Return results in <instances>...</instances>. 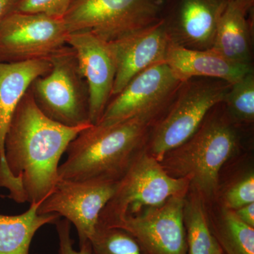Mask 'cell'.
I'll return each instance as SVG.
<instances>
[{
    "mask_svg": "<svg viewBox=\"0 0 254 254\" xmlns=\"http://www.w3.org/2000/svg\"><path fill=\"white\" fill-rule=\"evenodd\" d=\"M184 197L169 198L143 213L128 215L109 227L122 229L136 241L145 254H188L184 224Z\"/></svg>",
    "mask_w": 254,
    "mask_h": 254,
    "instance_id": "obj_11",
    "label": "cell"
},
{
    "mask_svg": "<svg viewBox=\"0 0 254 254\" xmlns=\"http://www.w3.org/2000/svg\"><path fill=\"white\" fill-rule=\"evenodd\" d=\"M169 42L161 21L108 42L116 66L112 98L138 73L165 63Z\"/></svg>",
    "mask_w": 254,
    "mask_h": 254,
    "instance_id": "obj_15",
    "label": "cell"
},
{
    "mask_svg": "<svg viewBox=\"0 0 254 254\" xmlns=\"http://www.w3.org/2000/svg\"><path fill=\"white\" fill-rule=\"evenodd\" d=\"M159 118L138 116L108 127L91 125L68 145L59 179L118 182L144 146Z\"/></svg>",
    "mask_w": 254,
    "mask_h": 254,
    "instance_id": "obj_2",
    "label": "cell"
},
{
    "mask_svg": "<svg viewBox=\"0 0 254 254\" xmlns=\"http://www.w3.org/2000/svg\"><path fill=\"white\" fill-rule=\"evenodd\" d=\"M184 224L188 254H223L207 222L201 201L193 198L185 202Z\"/></svg>",
    "mask_w": 254,
    "mask_h": 254,
    "instance_id": "obj_19",
    "label": "cell"
},
{
    "mask_svg": "<svg viewBox=\"0 0 254 254\" xmlns=\"http://www.w3.org/2000/svg\"><path fill=\"white\" fill-rule=\"evenodd\" d=\"M93 125L68 127L38 108L31 90L11 118L4 141L10 173L22 185L26 202L41 203L59 180L60 159L80 132Z\"/></svg>",
    "mask_w": 254,
    "mask_h": 254,
    "instance_id": "obj_1",
    "label": "cell"
},
{
    "mask_svg": "<svg viewBox=\"0 0 254 254\" xmlns=\"http://www.w3.org/2000/svg\"><path fill=\"white\" fill-rule=\"evenodd\" d=\"M231 83L218 78L195 77L182 81L166 112L152 127L145 145L159 162L187 141L210 110L223 102Z\"/></svg>",
    "mask_w": 254,
    "mask_h": 254,
    "instance_id": "obj_4",
    "label": "cell"
},
{
    "mask_svg": "<svg viewBox=\"0 0 254 254\" xmlns=\"http://www.w3.org/2000/svg\"><path fill=\"white\" fill-rule=\"evenodd\" d=\"M228 1L236 2L248 8L254 7V0H228Z\"/></svg>",
    "mask_w": 254,
    "mask_h": 254,
    "instance_id": "obj_28",
    "label": "cell"
},
{
    "mask_svg": "<svg viewBox=\"0 0 254 254\" xmlns=\"http://www.w3.org/2000/svg\"><path fill=\"white\" fill-rule=\"evenodd\" d=\"M237 217L247 225L254 227V203L234 210Z\"/></svg>",
    "mask_w": 254,
    "mask_h": 254,
    "instance_id": "obj_26",
    "label": "cell"
},
{
    "mask_svg": "<svg viewBox=\"0 0 254 254\" xmlns=\"http://www.w3.org/2000/svg\"><path fill=\"white\" fill-rule=\"evenodd\" d=\"M228 0H163L161 21L169 41L190 50L212 49Z\"/></svg>",
    "mask_w": 254,
    "mask_h": 254,
    "instance_id": "obj_12",
    "label": "cell"
},
{
    "mask_svg": "<svg viewBox=\"0 0 254 254\" xmlns=\"http://www.w3.org/2000/svg\"><path fill=\"white\" fill-rule=\"evenodd\" d=\"M254 7L236 2L228 4L219 21L212 49L233 63L253 66Z\"/></svg>",
    "mask_w": 254,
    "mask_h": 254,
    "instance_id": "obj_17",
    "label": "cell"
},
{
    "mask_svg": "<svg viewBox=\"0 0 254 254\" xmlns=\"http://www.w3.org/2000/svg\"><path fill=\"white\" fill-rule=\"evenodd\" d=\"M55 225L59 240L58 254H92L90 241L80 244L78 251L73 249V241L71 237V224L68 220L60 218Z\"/></svg>",
    "mask_w": 254,
    "mask_h": 254,
    "instance_id": "obj_25",
    "label": "cell"
},
{
    "mask_svg": "<svg viewBox=\"0 0 254 254\" xmlns=\"http://www.w3.org/2000/svg\"><path fill=\"white\" fill-rule=\"evenodd\" d=\"M18 0H0V23L10 13L14 11Z\"/></svg>",
    "mask_w": 254,
    "mask_h": 254,
    "instance_id": "obj_27",
    "label": "cell"
},
{
    "mask_svg": "<svg viewBox=\"0 0 254 254\" xmlns=\"http://www.w3.org/2000/svg\"><path fill=\"white\" fill-rule=\"evenodd\" d=\"M254 203V176L251 173L230 189L225 195L227 208L237 210Z\"/></svg>",
    "mask_w": 254,
    "mask_h": 254,
    "instance_id": "obj_24",
    "label": "cell"
},
{
    "mask_svg": "<svg viewBox=\"0 0 254 254\" xmlns=\"http://www.w3.org/2000/svg\"><path fill=\"white\" fill-rule=\"evenodd\" d=\"M73 0H18L14 11L63 18Z\"/></svg>",
    "mask_w": 254,
    "mask_h": 254,
    "instance_id": "obj_23",
    "label": "cell"
},
{
    "mask_svg": "<svg viewBox=\"0 0 254 254\" xmlns=\"http://www.w3.org/2000/svg\"><path fill=\"white\" fill-rule=\"evenodd\" d=\"M229 115L242 125L254 121V70L232 83L223 100Z\"/></svg>",
    "mask_w": 254,
    "mask_h": 254,
    "instance_id": "obj_21",
    "label": "cell"
},
{
    "mask_svg": "<svg viewBox=\"0 0 254 254\" xmlns=\"http://www.w3.org/2000/svg\"><path fill=\"white\" fill-rule=\"evenodd\" d=\"M90 242L92 254H143L136 241L122 229L98 228Z\"/></svg>",
    "mask_w": 254,
    "mask_h": 254,
    "instance_id": "obj_22",
    "label": "cell"
},
{
    "mask_svg": "<svg viewBox=\"0 0 254 254\" xmlns=\"http://www.w3.org/2000/svg\"><path fill=\"white\" fill-rule=\"evenodd\" d=\"M67 34L63 18L12 11L0 23V63L50 60Z\"/></svg>",
    "mask_w": 254,
    "mask_h": 254,
    "instance_id": "obj_8",
    "label": "cell"
},
{
    "mask_svg": "<svg viewBox=\"0 0 254 254\" xmlns=\"http://www.w3.org/2000/svg\"><path fill=\"white\" fill-rule=\"evenodd\" d=\"M163 0H73L63 17L68 33L87 31L111 42L161 19Z\"/></svg>",
    "mask_w": 254,
    "mask_h": 254,
    "instance_id": "obj_7",
    "label": "cell"
},
{
    "mask_svg": "<svg viewBox=\"0 0 254 254\" xmlns=\"http://www.w3.org/2000/svg\"><path fill=\"white\" fill-rule=\"evenodd\" d=\"M118 182L59 179L38 213L57 214L66 219L76 227L80 245L94 236L100 213L115 194Z\"/></svg>",
    "mask_w": 254,
    "mask_h": 254,
    "instance_id": "obj_10",
    "label": "cell"
},
{
    "mask_svg": "<svg viewBox=\"0 0 254 254\" xmlns=\"http://www.w3.org/2000/svg\"><path fill=\"white\" fill-rule=\"evenodd\" d=\"M182 81L165 63L157 64L132 78L113 97L97 125L108 127L138 116L161 118Z\"/></svg>",
    "mask_w": 254,
    "mask_h": 254,
    "instance_id": "obj_9",
    "label": "cell"
},
{
    "mask_svg": "<svg viewBox=\"0 0 254 254\" xmlns=\"http://www.w3.org/2000/svg\"><path fill=\"white\" fill-rule=\"evenodd\" d=\"M89 93L90 123H98L112 98L116 66L108 42L87 31L68 33Z\"/></svg>",
    "mask_w": 254,
    "mask_h": 254,
    "instance_id": "obj_14",
    "label": "cell"
},
{
    "mask_svg": "<svg viewBox=\"0 0 254 254\" xmlns=\"http://www.w3.org/2000/svg\"><path fill=\"white\" fill-rule=\"evenodd\" d=\"M190 182L169 175L147 151H140L118 182L116 191L100 215L98 228L138 213L142 207L163 204L172 197L185 196Z\"/></svg>",
    "mask_w": 254,
    "mask_h": 254,
    "instance_id": "obj_5",
    "label": "cell"
},
{
    "mask_svg": "<svg viewBox=\"0 0 254 254\" xmlns=\"http://www.w3.org/2000/svg\"><path fill=\"white\" fill-rule=\"evenodd\" d=\"M242 126L221 102L187 141L164 155L161 165L171 176L188 179L202 193L212 195L222 167L240 146Z\"/></svg>",
    "mask_w": 254,
    "mask_h": 254,
    "instance_id": "obj_3",
    "label": "cell"
},
{
    "mask_svg": "<svg viewBox=\"0 0 254 254\" xmlns=\"http://www.w3.org/2000/svg\"><path fill=\"white\" fill-rule=\"evenodd\" d=\"M51 68V62L46 59L0 63V187L9 190L8 197L17 203H26V195L22 185L13 177L6 165L5 137L15 110L32 83Z\"/></svg>",
    "mask_w": 254,
    "mask_h": 254,
    "instance_id": "obj_13",
    "label": "cell"
},
{
    "mask_svg": "<svg viewBox=\"0 0 254 254\" xmlns=\"http://www.w3.org/2000/svg\"><path fill=\"white\" fill-rule=\"evenodd\" d=\"M50 60L51 70L30 86L38 108L48 118L65 126L91 125L88 85L74 50L67 45Z\"/></svg>",
    "mask_w": 254,
    "mask_h": 254,
    "instance_id": "obj_6",
    "label": "cell"
},
{
    "mask_svg": "<svg viewBox=\"0 0 254 254\" xmlns=\"http://www.w3.org/2000/svg\"><path fill=\"white\" fill-rule=\"evenodd\" d=\"M212 233L223 253L254 254V227L242 222L234 210H224Z\"/></svg>",
    "mask_w": 254,
    "mask_h": 254,
    "instance_id": "obj_20",
    "label": "cell"
},
{
    "mask_svg": "<svg viewBox=\"0 0 254 254\" xmlns=\"http://www.w3.org/2000/svg\"><path fill=\"white\" fill-rule=\"evenodd\" d=\"M40 205L32 203L20 215L0 214V254H31V242L38 230L61 218L57 214H38Z\"/></svg>",
    "mask_w": 254,
    "mask_h": 254,
    "instance_id": "obj_18",
    "label": "cell"
},
{
    "mask_svg": "<svg viewBox=\"0 0 254 254\" xmlns=\"http://www.w3.org/2000/svg\"><path fill=\"white\" fill-rule=\"evenodd\" d=\"M165 63L180 81L203 77L218 78L232 84L254 70V65L233 63L213 49L190 50L170 41Z\"/></svg>",
    "mask_w": 254,
    "mask_h": 254,
    "instance_id": "obj_16",
    "label": "cell"
}]
</instances>
